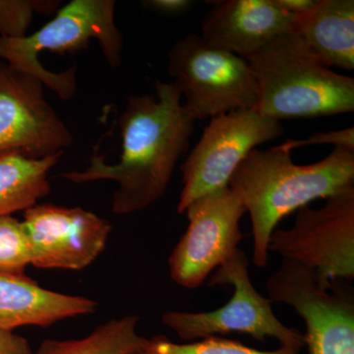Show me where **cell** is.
<instances>
[{"instance_id":"9c48e42d","label":"cell","mask_w":354,"mask_h":354,"mask_svg":"<svg viewBox=\"0 0 354 354\" xmlns=\"http://www.w3.org/2000/svg\"><path fill=\"white\" fill-rule=\"evenodd\" d=\"M245 213L241 199L228 186L193 202L185 212L187 230L169 258L172 281L187 290L199 288L239 249Z\"/></svg>"},{"instance_id":"ffe728a7","label":"cell","mask_w":354,"mask_h":354,"mask_svg":"<svg viewBox=\"0 0 354 354\" xmlns=\"http://www.w3.org/2000/svg\"><path fill=\"white\" fill-rule=\"evenodd\" d=\"M55 0H0V37L17 39L27 36L35 15L57 11Z\"/></svg>"},{"instance_id":"30bf717a","label":"cell","mask_w":354,"mask_h":354,"mask_svg":"<svg viewBox=\"0 0 354 354\" xmlns=\"http://www.w3.org/2000/svg\"><path fill=\"white\" fill-rule=\"evenodd\" d=\"M266 288L272 304L288 305L304 319L309 354H354V301L348 292L321 286L313 271L288 260Z\"/></svg>"},{"instance_id":"d4e9b609","label":"cell","mask_w":354,"mask_h":354,"mask_svg":"<svg viewBox=\"0 0 354 354\" xmlns=\"http://www.w3.org/2000/svg\"><path fill=\"white\" fill-rule=\"evenodd\" d=\"M139 354H144L143 351H142L141 353H140Z\"/></svg>"},{"instance_id":"3957f363","label":"cell","mask_w":354,"mask_h":354,"mask_svg":"<svg viewBox=\"0 0 354 354\" xmlns=\"http://www.w3.org/2000/svg\"><path fill=\"white\" fill-rule=\"evenodd\" d=\"M258 86L256 111L281 121L354 111V79L321 62L295 30L245 58Z\"/></svg>"},{"instance_id":"277c9868","label":"cell","mask_w":354,"mask_h":354,"mask_svg":"<svg viewBox=\"0 0 354 354\" xmlns=\"http://www.w3.org/2000/svg\"><path fill=\"white\" fill-rule=\"evenodd\" d=\"M115 7L114 0H72L34 34L17 39L0 37V60L68 101L76 94L75 67L59 73L50 71L39 62V53L73 55L87 50L95 39L108 64L118 68L122 64L123 37L115 23Z\"/></svg>"},{"instance_id":"e0dca14e","label":"cell","mask_w":354,"mask_h":354,"mask_svg":"<svg viewBox=\"0 0 354 354\" xmlns=\"http://www.w3.org/2000/svg\"><path fill=\"white\" fill-rule=\"evenodd\" d=\"M139 321L135 315L111 319L82 339H46L32 354H139L148 342L137 330Z\"/></svg>"},{"instance_id":"5bb4252c","label":"cell","mask_w":354,"mask_h":354,"mask_svg":"<svg viewBox=\"0 0 354 354\" xmlns=\"http://www.w3.org/2000/svg\"><path fill=\"white\" fill-rule=\"evenodd\" d=\"M97 309L91 298L46 290L25 274L0 272V330L50 327Z\"/></svg>"},{"instance_id":"2e32d148","label":"cell","mask_w":354,"mask_h":354,"mask_svg":"<svg viewBox=\"0 0 354 354\" xmlns=\"http://www.w3.org/2000/svg\"><path fill=\"white\" fill-rule=\"evenodd\" d=\"M64 153L34 158L0 153V218L25 212L50 193V172Z\"/></svg>"},{"instance_id":"d6986e66","label":"cell","mask_w":354,"mask_h":354,"mask_svg":"<svg viewBox=\"0 0 354 354\" xmlns=\"http://www.w3.org/2000/svg\"><path fill=\"white\" fill-rule=\"evenodd\" d=\"M32 265V250L22 221L12 216L0 218V272L25 274Z\"/></svg>"},{"instance_id":"44dd1931","label":"cell","mask_w":354,"mask_h":354,"mask_svg":"<svg viewBox=\"0 0 354 354\" xmlns=\"http://www.w3.org/2000/svg\"><path fill=\"white\" fill-rule=\"evenodd\" d=\"M354 150V128L333 130V131L318 132L305 139H288L279 147L286 151L295 150L302 147L313 145H328Z\"/></svg>"},{"instance_id":"8992f818","label":"cell","mask_w":354,"mask_h":354,"mask_svg":"<svg viewBox=\"0 0 354 354\" xmlns=\"http://www.w3.org/2000/svg\"><path fill=\"white\" fill-rule=\"evenodd\" d=\"M248 268L246 254L237 249L209 279L211 286L234 288L227 304L213 311H167L162 316V323L186 342L241 333L261 342L272 337L281 346L304 348L305 335L286 327L274 315L271 300L254 288Z\"/></svg>"},{"instance_id":"52a82bcc","label":"cell","mask_w":354,"mask_h":354,"mask_svg":"<svg viewBox=\"0 0 354 354\" xmlns=\"http://www.w3.org/2000/svg\"><path fill=\"white\" fill-rule=\"evenodd\" d=\"M318 209L297 211L290 228H276L269 251L311 270L319 283L354 278V184L328 198Z\"/></svg>"},{"instance_id":"6da1fadb","label":"cell","mask_w":354,"mask_h":354,"mask_svg":"<svg viewBox=\"0 0 354 354\" xmlns=\"http://www.w3.org/2000/svg\"><path fill=\"white\" fill-rule=\"evenodd\" d=\"M156 92L128 97L118 120L122 152L118 162L109 164L104 155L94 153L86 169L60 176L75 184L114 181L118 187L111 211L116 215L143 211L164 196L189 148L196 121L184 106L180 92L174 83L160 81Z\"/></svg>"},{"instance_id":"ac0fdd59","label":"cell","mask_w":354,"mask_h":354,"mask_svg":"<svg viewBox=\"0 0 354 354\" xmlns=\"http://www.w3.org/2000/svg\"><path fill=\"white\" fill-rule=\"evenodd\" d=\"M301 346H281L274 351H259L241 342L211 337L200 341L176 344L164 335L148 339L144 354H300Z\"/></svg>"},{"instance_id":"7a4b0ae2","label":"cell","mask_w":354,"mask_h":354,"mask_svg":"<svg viewBox=\"0 0 354 354\" xmlns=\"http://www.w3.org/2000/svg\"><path fill=\"white\" fill-rule=\"evenodd\" d=\"M290 153L279 145L255 149L228 183L250 216L253 263L258 268L268 264L270 237L279 221L354 184V150L334 147L327 157L306 165L295 164Z\"/></svg>"},{"instance_id":"7c38bea8","label":"cell","mask_w":354,"mask_h":354,"mask_svg":"<svg viewBox=\"0 0 354 354\" xmlns=\"http://www.w3.org/2000/svg\"><path fill=\"white\" fill-rule=\"evenodd\" d=\"M32 250V267L85 269L104 252L113 227L106 218L79 207L37 204L22 221Z\"/></svg>"},{"instance_id":"8fae6325","label":"cell","mask_w":354,"mask_h":354,"mask_svg":"<svg viewBox=\"0 0 354 354\" xmlns=\"http://www.w3.org/2000/svg\"><path fill=\"white\" fill-rule=\"evenodd\" d=\"M38 79L0 60V153L41 158L64 153L74 137Z\"/></svg>"},{"instance_id":"9a60e30c","label":"cell","mask_w":354,"mask_h":354,"mask_svg":"<svg viewBox=\"0 0 354 354\" xmlns=\"http://www.w3.org/2000/svg\"><path fill=\"white\" fill-rule=\"evenodd\" d=\"M292 29L330 68L354 69L353 0H316Z\"/></svg>"},{"instance_id":"7402d4cb","label":"cell","mask_w":354,"mask_h":354,"mask_svg":"<svg viewBox=\"0 0 354 354\" xmlns=\"http://www.w3.org/2000/svg\"><path fill=\"white\" fill-rule=\"evenodd\" d=\"M25 337L10 330H0V354H32Z\"/></svg>"},{"instance_id":"4fadbf2b","label":"cell","mask_w":354,"mask_h":354,"mask_svg":"<svg viewBox=\"0 0 354 354\" xmlns=\"http://www.w3.org/2000/svg\"><path fill=\"white\" fill-rule=\"evenodd\" d=\"M203 18L201 35L207 43L242 58L250 57L272 39L293 28L295 16L272 0H218Z\"/></svg>"},{"instance_id":"603a6c76","label":"cell","mask_w":354,"mask_h":354,"mask_svg":"<svg viewBox=\"0 0 354 354\" xmlns=\"http://www.w3.org/2000/svg\"><path fill=\"white\" fill-rule=\"evenodd\" d=\"M143 4L158 12L176 15L188 10L193 2L189 0H149L144 1Z\"/></svg>"},{"instance_id":"cb8c5ba5","label":"cell","mask_w":354,"mask_h":354,"mask_svg":"<svg viewBox=\"0 0 354 354\" xmlns=\"http://www.w3.org/2000/svg\"><path fill=\"white\" fill-rule=\"evenodd\" d=\"M272 2L283 12L298 17L308 12L315 6L316 0H272Z\"/></svg>"},{"instance_id":"5b68a950","label":"cell","mask_w":354,"mask_h":354,"mask_svg":"<svg viewBox=\"0 0 354 354\" xmlns=\"http://www.w3.org/2000/svg\"><path fill=\"white\" fill-rule=\"evenodd\" d=\"M167 71L195 121L257 109L258 86L246 59L200 35H187L171 46Z\"/></svg>"},{"instance_id":"ba28073f","label":"cell","mask_w":354,"mask_h":354,"mask_svg":"<svg viewBox=\"0 0 354 354\" xmlns=\"http://www.w3.org/2000/svg\"><path fill=\"white\" fill-rule=\"evenodd\" d=\"M285 132L281 121L256 111H236L211 118L201 138L180 165L183 190L177 212L197 199L227 187L232 174L258 146Z\"/></svg>"}]
</instances>
